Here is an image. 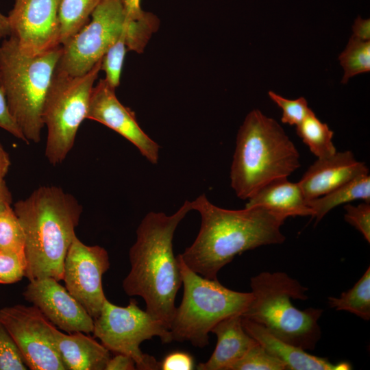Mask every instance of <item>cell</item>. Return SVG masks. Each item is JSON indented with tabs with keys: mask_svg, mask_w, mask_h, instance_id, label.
<instances>
[{
	"mask_svg": "<svg viewBox=\"0 0 370 370\" xmlns=\"http://www.w3.org/2000/svg\"><path fill=\"white\" fill-rule=\"evenodd\" d=\"M344 209L345 220L359 231L365 240L370 242V202L364 201L358 206L347 204Z\"/></svg>",
	"mask_w": 370,
	"mask_h": 370,
	"instance_id": "obj_32",
	"label": "cell"
},
{
	"mask_svg": "<svg viewBox=\"0 0 370 370\" xmlns=\"http://www.w3.org/2000/svg\"><path fill=\"white\" fill-rule=\"evenodd\" d=\"M62 0H14L8 16L11 34L21 49L38 55L60 45Z\"/></svg>",
	"mask_w": 370,
	"mask_h": 370,
	"instance_id": "obj_13",
	"label": "cell"
},
{
	"mask_svg": "<svg viewBox=\"0 0 370 370\" xmlns=\"http://www.w3.org/2000/svg\"><path fill=\"white\" fill-rule=\"evenodd\" d=\"M177 258L184 291L170 328L172 339L204 347L209 344L212 328L228 316L242 315L252 294L232 291L218 280L204 278L187 267L180 254Z\"/></svg>",
	"mask_w": 370,
	"mask_h": 370,
	"instance_id": "obj_7",
	"label": "cell"
},
{
	"mask_svg": "<svg viewBox=\"0 0 370 370\" xmlns=\"http://www.w3.org/2000/svg\"><path fill=\"white\" fill-rule=\"evenodd\" d=\"M201 216L193 244L180 256L194 272L217 280L219 271L236 256L260 246L281 244L286 219L260 207L227 210L212 204L203 194L191 201Z\"/></svg>",
	"mask_w": 370,
	"mask_h": 370,
	"instance_id": "obj_1",
	"label": "cell"
},
{
	"mask_svg": "<svg viewBox=\"0 0 370 370\" xmlns=\"http://www.w3.org/2000/svg\"><path fill=\"white\" fill-rule=\"evenodd\" d=\"M127 50L123 30L119 38L108 49L102 58L101 70L106 73L105 80L114 88L120 84L121 71Z\"/></svg>",
	"mask_w": 370,
	"mask_h": 370,
	"instance_id": "obj_29",
	"label": "cell"
},
{
	"mask_svg": "<svg viewBox=\"0 0 370 370\" xmlns=\"http://www.w3.org/2000/svg\"><path fill=\"white\" fill-rule=\"evenodd\" d=\"M194 366L193 357L183 352H171L160 362V369L162 370H192Z\"/></svg>",
	"mask_w": 370,
	"mask_h": 370,
	"instance_id": "obj_35",
	"label": "cell"
},
{
	"mask_svg": "<svg viewBox=\"0 0 370 370\" xmlns=\"http://www.w3.org/2000/svg\"><path fill=\"white\" fill-rule=\"evenodd\" d=\"M328 304L337 310H346L360 318L370 319V267L363 275L347 291L340 297H329Z\"/></svg>",
	"mask_w": 370,
	"mask_h": 370,
	"instance_id": "obj_24",
	"label": "cell"
},
{
	"mask_svg": "<svg viewBox=\"0 0 370 370\" xmlns=\"http://www.w3.org/2000/svg\"><path fill=\"white\" fill-rule=\"evenodd\" d=\"M62 52L59 45L29 55L12 36L0 44V74L7 103L28 144L40 140L43 106Z\"/></svg>",
	"mask_w": 370,
	"mask_h": 370,
	"instance_id": "obj_5",
	"label": "cell"
},
{
	"mask_svg": "<svg viewBox=\"0 0 370 370\" xmlns=\"http://www.w3.org/2000/svg\"><path fill=\"white\" fill-rule=\"evenodd\" d=\"M296 133L317 158L330 157L336 152L332 142L333 131L311 109L296 126Z\"/></svg>",
	"mask_w": 370,
	"mask_h": 370,
	"instance_id": "obj_22",
	"label": "cell"
},
{
	"mask_svg": "<svg viewBox=\"0 0 370 370\" xmlns=\"http://www.w3.org/2000/svg\"><path fill=\"white\" fill-rule=\"evenodd\" d=\"M0 321L32 370H66L51 332V323L34 306L16 305L0 310Z\"/></svg>",
	"mask_w": 370,
	"mask_h": 370,
	"instance_id": "obj_11",
	"label": "cell"
},
{
	"mask_svg": "<svg viewBox=\"0 0 370 370\" xmlns=\"http://www.w3.org/2000/svg\"><path fill=\"white\" fill-rule=\"evenodd\" d=\"M56 347L66 369L105 370L110 358V351L82 332L66 334L53 324Z\"/></svg>",
	"mask_w": 370,
	"mask_h": 370,
	"instance_id": "obj_19",
	"label": "cell"
},
{
	"mask_svg": "<svg viewBox=\"0 0 370 370\" xmlns=\"http://www.w3.org/2000/svg\"><path fill=\"white\" fill-rule=\"evenodd\" d=\"M136 364L132 358L123 354H117L110 358L105 370H134Z\"/></svg>",
	"mask_w": 370,
	"mask_h": 370,
	"instance_id": "obj_36",
	"label": "cell"
},
{
	"mask_svg": "<svg viewBox=\"0 0 370 370\" xmlns=\"http://www.w3.org/2000/svg\"><path fill=\"white\" fill-rule=\"evenodd\" d=\"M94 336L109 351L133 358L136 369H160V362L142 352L140 345L158 336L162 343L173 341L171 332L160 321L139 308L134 299L125 307L105 300L99 317L94 321Z\"/></svg>",
	"mask_w": 370,
	"mask_h": 370,
	"instance_id": "obj_9",
	"label": "cell"
},
{
	"mask_svg": "<svg viewBox=\"0 0 370 370\" xmlns=\"http://www.w3.org/2000/svg\"><path fill=\"white\" fill-rule=\"evenodd\" d=\"M353 34L352 37L362 40L370 41V20L362 18L358 16L352 26Z\"/></svg>",
	"mask_w": 370,
	"mask_h": 370,
	"instance_id": "obj_37",
	"label": "cell"
},
{
	"mask_svg": "<svg viewBox=\"0 0 370 370\" xmlns=\"http://www.w3.org/2000/svg\"><path fill=\"white\" fill-rule=\"evenodd\" d=\"M102 0H62L59 21L60 45H64L85 26Z\"/></svg>",
	"mask_w": 370,
	"mask_h": 370,
	"instance_id": "obj_23",
	"label": "cell"
},
{
	"mask_svg": "<svg viewBox=\"0 0 370 370\" xmlns=\"http://www.w3.org/2000/svg\"><path fill=\"white\" fill-rule=\"evenodd\" d=\"M11 34L8 16L0 12V38L9 37Z\"/></svg>",
	"mask_w": 370,
	"mask_h": 370,
	"instance_id": "obj_41",
	"label": "cell"
},
{
	"mask_svg": "<svg viewBox=\"0 0 370 370\" xmlns=\"http://www.w3.org/2000/svg\"><path fill=\"white\" fill-rule=\"evenodd\" d=\"M252 299L242 317L276 338L304 350H312L321 338L318 321L323 310H300L291 299L305 300L308 288L283 272H262L251 279Z\"/></svg>",
	"mask_w": 370,
	"mask_h": 370,
	"instance_id": "obj_6",
	"label": "cell"
},
{
	"mask_svg": "<svg viewBox=\"0 0 370 370\" xmlns=\"http://www.w3.org/2000/svg\"><path fill=\"white\" fill-rule=\"evenodd\" d=\"M12 195L4 180L0 182V211L11 206Z\"/></svg>",
	"mask_w": 370,
	"mask_h": 370,
	"instance_id": "obj_39",
	"label": "cell"
},
{
	"mask_svg": "<svg viewBox=\"0 0 370 370\" xmlns=\"http://www.w3.org/2000/svg\"><path fill=\"white\" fill-rule=\"evenodd\" d=\"M86 119L96 121L132 143L151 163L157 164L160 146L139 126L134 112L124 106L105 79L93 86Z\"/></svg>",
	"mask_w": 370,
	"mask_h": 370,
	"instance_id": "obj_14",
	"label": "cell"
},
{
	"mask_svg": "<svg viewBox=\"0 0 370 370\" xmlns=\"http://www.w3.org/2000/svg\"><path fill=\"white\" fill-rule=\"evenodd\" d=\"M338 60L344 70L342 84H347L351 77L356 75L369 72L370 41H362L351 36Z\"/></svg>",
	"mask_w": 370,
	"mask_h": 370,
	"instance_id": "obj_27",
	"label": "cell"
},
{
	"mask_svg": "<svg viewBox=\"0 0 370 370\" xmlns=\"http://www.w3.org/2000/svg\"><path fill=\"white\" fill-rule=\"evenodd\" d=\"M217 338L216 347L210 358L197 366L199 370H230L257 343L244 329L242 315L225 317L211 330Z\"/></svg>",
	"mask_w": 370,
	"mask_h": 370,
	"instance_id": "obj_17",
	"label": "cell"
},
{
	"mask_svg": "<svg viewBox=\"0 0 370 370\" xmlns=\"http://www.w3.org/2000/svg\"><path fill=\"white\" fill-rule=\"evenodd\" d=\"M159 25L158 17L145 11L137 17L125 16L123 32L127 49L143 53L152 34L158 29Z\"/></svg>",
	"mask_w": 370,
	"mask_h": 370,
	"instance_id": "obj_26",
	"label": "cell"
},
{
	"mask_svg": "<svg viewBox=\"0 0 370 370\" xmlns=\"http://www.w3.org/2000/svg\"><path fill=\"white\" fill-rule=\"evenodd\" d=\"M0 252L17 256L26 266L23 230L11 206L0 211Z\"/></svg>",
	"mask_w": 370,
	"mask_h": 370,
	"instance_id": "obj_25",
	"label": "cell"
},
{
	"mask_svg": "<svg viewBox=\"0 0 370 370\" xmlns=\"http://www.w3.org/2000/svg\"><path fill=\"white\" fill-rule=\"evenodd\" d=\"M285 365L258 342L230 370H284Z\"/></svg>",
	"mask_w": 370,
	"mask_h": 370,
	"instance_id": "obj_28",
	"label": "cell"
},
{
	"mask_svg": "<svg viewBox=\"0 0 370 370\" xmlns=\"http://www.w3.org/2000/svg\"><path fill=\"white\" fill-rule=\"evenodd\" d=\"M52 278L29 281L24 298L54 325L68 332H92L94 319L66 288Z\"/></svg>",
	"mask_w": 370,
	"mask_h": 370,
	"instance_id": "obj_15",
	"label": "cell"
},
{
	"mask_svg": "<svg viewBox=\"0 0 370 370\" xmlns=\"http://www.w3.org/2000/svg\"><path fill=\"white\" fill-rule=\"evenodd\" d=\"M10 166V160L8 153L0 144V182L8 172Z\"/></svg>",
	"mask_w": 370,
	"mask_h": 370,
	"instance_id": "obj_40",
	"label": "cell"
},
{
	"mask_svg": "<svg viewBox=\"0 0 370 370\" xmlns=\"http://www.w3.org/2000/svg\"><path fill=\"white\" fill-rule=\"evenodd\" d=\"M27 366L14 339L0 321V370H26Z\"/></svg>",
	"mask_w": 370,
	"mask_h": 370,
	"instance_id": "obj_30",
	"label": "cell"
},
{
	"mask_svg": "<svg viewBox=\"0 0 370 370\" xmlns=\"http://www.w3.org/2000/svg\"><path fill=\"white\" fill-rule=\"evenodd\" d=\"M25 264L17 256L0 252V284H12L25 276Z\"/></svg>",
	"mask_w": 370,
	"mask_h": 370,
	"instance_id": "obj_33",
	"label": "cell"
},
{
	"mask_svg": "<svg viewBox=\"0 0 370 370\" xmlns=\"http://www.w3.org/2000/svg\"><path fill=\"white\" fill-rule=\"evenodd\" d=\"M369 174L365 162L351 151L318 158L297 182L306 201L321 197L361 175Z\"/></svg>",
	"mask_w": 370,
	"mask_h": 370,
	"instance_id": "obj_16",
	"label": "cell"
},
{
	"mask_svg": "<svg viewBox=\"0 0 370 370\" xmlns=\"http://www.w3.org/2000/svg\"><path fill=\"white\" fill-rule=\"evenodd\" d=\"M101 60L80 76H71L56 70L42 110L44 126L47 129L45 154L52 165L62 162L73 147L77 130L86 119L90 93L101 71Z\"/></svg>",
	"mask_w": 370,
	"mask_h": 370,
	"instance_id": "obj_8",
	"label": "cell"
},
{
	"mask_svg": "<svg viewBox=\"0 0 370 370\" xmlns=\"http://www.w3.org/2000/svg\"><path fill=\"white\" fill-rule=\"evenodd\" d=\"M247 200L245 208H263L286 219L312 214L298 183L291 182L286 177L268 182Z\"/></svg>",
	"mask_w": 370,
	"mask_h": 370,
	"instance_id": "obj_20",
	"label": "cell"
},
{
	"mask_svg": "<svg viewBox=\"0 0 370 370\" xmlns=\"http://www.w3.org/2000/svg\"><path fill=\"white\" fill-rule=\"evenodd\" d=\"M245 331L270 354L291 370H349L347 362L333 364L327 358L311 355L306 350L286 343L267 331L259 324L242 317Z\"/></svg>",
	"mask_w": 370,
	"mask_h": 370,
	"instance_id": "obj_18",
	"label": "cell"
},
{
	"mask_svg": "<svg viewBox=\"0 0 370 370\" xmlns=\"http://www.w3.org/2000/svg\"><path fill=\"white\" fill-rule=\"evenodd\" d=\"M269 97L282 110L281 121L290 125H298L306 117L310 108L306 99L300 97L297 99H288L281 95L269 91Z\"/></svg>",
	"mask_w": 370,
	"mask_h": 370,
	"instance_id": "obj_31",
	"label": "cell"
},
{
	"mask_svg": "<svg viewBox=\"0 0 370 370\" xmlns=\"http://www.w3.org/2000/svg\"><path fill=\"white\" fill-rule=\"evenodd\" d=\"M0 127L28 144L10 111L0 74Z\"/></svg>",
	"mask_w": 370,
	"mask_h": 370,
	"instance_id": "obj_34",
	"label": "cell"
},
{
	"mask_svg": "<svg viewBox=\"0 0 370 370\" xmlns=\"http://www.w3.org/2000/svg\"><path fill=\"white\" fill-rule=\"evenodd\" d=\"M191 201H185L174 214L150 212L136 230V240L129 251L131 269L123 281L129 296L141 297L146 311L170 330L176 309L177 293L182 285L177 257L173 251L175 231Z\"/></svg>",
	"mask_w": 370,
	"mask_h": 370,
	"instance_id": "obj_2",
	"label": "cell"
},
{
	"mask_svg": "<svg viewBox=\"0 0 370 370\" xmlns=\"http://www.w3.org/2000/svg\"><path fill=\"white\" fill-rule=\"evenodd\" d=\"M14 211L25 236V276L32 281L63 278L64 259L78 225L82 206L56 186H42L16 201Z\"/></svg>",
	"mask_w": 370,
	"mask_h": 370,
	"instance_id": "obj_3",
	"label": "cell"
},
{
	"mask_svg": "<svg viewBox=\"0 0 370 370\" xmlns=\"http://www.w3.org/2000/svg\"><path fill=\"white\" fill-rule=\"evenodd\" d=\"M300 166L299 153L282 127L254 109L240 127L230 169L236 196L248 199L262 186Z\"/></svg>",
	"mask_w": 370,
	"mask_h": 370,
	"instance_id": "obj_4",
	"label": "cell"
},
{
	"mask_svg": "<svg viewBox=\"0 0 370 370\" xmlns=\"http://www.w3.org/2000/svg\"><path fill=\"white\" fill-rule=\"evenodd\" d=\"M110 267L108 251L99 245L83 243L75 236L67 251L62 280L69 293L97 319L107 299L102 277Z\"/></svg>",
	"mask_w": 370,
	"mask_h": 370,
	"instance_id": "obj_12",
	"label": "cell"
},
{
	"mask_svg": "<svg viewBox=\"0 0 370 370\" xmlns=\"http://www.w3.org/2000/svg\"><path fill=\"white\" fill-rule=\"evenodd\" d=\"M356 199L370 202V176L358 177L321 197L307 201L316 223L334 208Z\"/></svg>",
	"mask_w": 370,
	"mask_h": 370,
	"instance_id": "obj_21",
	"label": "cell"
},
{
	"mask_svg": "<svg viewBox=\"0 0 370 370\" xmlns=\"http://www.w3.org/2000/svg\"><path fill=\"white\" fill-rule=\"evenodd\" d=\"M127 18H134L141 15L145 11L140 5V0H121Z\"/></svg>",
	"mask_w": 370,
	"mask_h": 370,
	"instance_id": "obj_38",
	"label": "cell"
},
{
	"mask_svg": "<svg viewBox=\"0 0 370 370\" xmlns=\"http://www.w3.org/2000/svg\"><path fill=\"white\" fill-rule=\"evenodd\" d=\"M90 17L85 26L62 45L56 71L71 76L86 74L123 32L125 13L121 0H102Z\"/></svg>",
	"mask_w": 370,
	"mask_h": 370,
	"instance_id": "obj_10",
	"label": "cell"
}]
</instances>
